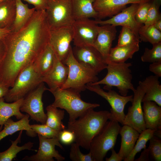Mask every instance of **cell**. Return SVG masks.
I'll use <instances>...</instances> for the list:
<instances>
[{
    "mask_svg": "<svg viewBox=\"0 0 161 161\" xmlns=\"http://www.w3.org/2000/svg\"><path fill=\"white\" fill-rule=\"evenodd\" d=\"M50 32L45 10H36L24 26L4 39L6 50L0 66V82L13 86L19 73L33 64L49 44Z\"/></svg>",
    "mask_w": 161,
    "mask_h": 161,
    "instance_id": "1",
    "label": "cell"
},
{
    "mask_svg": "<svg viewBox=\"0 0 161 161\" xmlns=\"http://www.w3.org/2000/svg\"><path fill=\"white\" fill-rule=\"evenodd\" d=\"M93 109H88L77 119L68 123L67 129L74 133L75 142L88 150L93 138L111 117L108 111H95Z\"/></svg>",
    "mask_w": 161,
    "mask_h": 161,
    "instance_id": "2",
    "label": "cell"
},
{
    "mask_svg": "<svg viewBox=\"0 0 161 161\" xmlns=\"http://www.w3.org/2000/svg\"><path fill=\"white\" fill-rule=\"evenodd\" d=\"M49 91L55 98L51 105L66 110L69 114V121L77 119L89 109L100 106L98 103L84 101L81 98L80 93L72 89L58 88Z\"/></svg>",
    "mask_w": 161,
    "mask_h": 161,
    "instance_id": "3",
    "label": "cell"
},
{
    "mask_svg": "<svg viewBox=\"0 0 161 161\" xmlns=\"http://www.w3.org/2000/svg\"><path fill=\"white\" fill-rule=\"evenodd\" d=\"M132 65L131 63H109L106 76L100 80L87 85L103 84L104 89L108 90L115 86L120 95L126 96L129 90L133 92L135 89L132 82V75L130 68Z\"/></svg>",
    "mask_w": 161,
    "mask_h": 161,
    "instance_id": "4",
    "label": "cell"
},
{
    "mask_svg": "<svg viewBox=\"0 0 161 161\" xmlns=\"http://www.w3.org/2000/svg\"><path fill=\"white\" fill-rule=\"evenodd\" d=\"M64 64L68 68L67 79L61 89L70 88L80 93L86 89L87 85L98 80V73L82 65L76 60L72 48Z\"/></svg>",
    "mask_w": 161,
    "mask_h": 161,
    "instance_id": "5",
    "label": "cell"
},
{
    "mask_svg": "<svg viewBox=\"0 0 161 161\" xmlns=\"http://www.w3.org/2000/svg\"><path fill=\"white\" fill-rule=\"evenodd\" d=\"M119 123L107 121L91 142L89 152L94 161H103L108 152L114 148L121 128Z\"/></svg>",
    "mask_w": 161,
    "mask_h": 161,
    "instance_id": "6",
    "label": "cell"
},
{
    "mask_svg": "<svg viewBox=\"0 0 161 161\" xmlns=\"http://www.w3.org/2000/svg\"><path fill=\"white\" fill-rule=\"evenodd\" d=\"M42 78L36 71L33 64L28 65L17 76L13 86L4 97L5 101L11 103L24 98L42 82Z\"/></svg>",
    "mask_w": 161,
    "mask_h": 161,
    "instance_id": "7",
    "label": "cell"
},
{
    "mask_svg": "<svg viewBox=\"0 0 161 161\" xmlns=\"http://www.w3.org/2000/svg\"><path fill=\"white\" fill-rule=\"evenodd\" d=\"M45 11L50 29L72 26L75 21L71 0H49Z\"/></svg>",
    "mask_w": 161,
    "mask_h": 161,
    "instance_id": "8",
    "label": "cell"
},
{
    "mask_svg": "<svg viewBox=\"0 0 161 161\" xmlns=\"http://www.w3.org/2000/svg\"><path fill=\"white\" fill-rule=\"evenodd\" d=\"M86 89L93 92L106 99L110 105V120H114L123 125L125 115V106L129 102H132L133 95L123 96L114 90L109 89L106 92L100 85H87Z\"/></svg>",
    "mask_w": 161,
    "mask_h": 161,
    "instance_id": "9",
    "label": "cell"
},
{
    "mask_svg": "<svg viewBox=\"0 0 161 161\" xmlns=\"http://www.w3.org/2000/svg\"><path fill=\"white\" fill-rule=\"evenodd\" d=\"M48 89L44 83H41L23 98L20 111L26 113L33 120L46 123L47 115L44 111L42 98L44 92Z\"/></svg>",
    "mask_w": 161,
    "mask_h": 161,
    "instance_id": "10",
    "label": "cell"
},
{
    "mask_svg": "<svg viewBox=\"0 0 161 161\" xmlns=\"http://www.w3.org/2000/svg\"><path fill=\"white\" fill-rule=\"evenodd\" d=\"M74 32L72 26L50 29L49 44L56 57L64 64L70 50Z\"/></svg>",
    "mask_w": 161,
    "mask_h": 161,
    "instance_id": "11",
    "label": "cell"
},
{
    "mask_svg": "<svg viewBox=\"0 0 161 161\" xmlns=\"http://www.w3.org/2000/svg\"><path fill=\"white\" fill-rule=\"evenodd\" d=\"M72 51L76 60L85 67L98 74L106 69V61L93 46H75Z\"/></svg>",
    "mask_w": 161,
    "mask_h": 161,
    "instance_id": "12",
    "label": "cell"
},
{
    "mask_svg": "<svg viewBox=\"0 0 161 161\" xmlns=\"http://www.w3.org/2000/svg\"><path fill=\"white\" fill-rule=\"evenodd\" d=\"M73 41L75 46H92L96 38L99 25L90 18L75 21L72 26Z\"/></svg>",
    "mask_w": 161,
    "mask_h": 161,
    "instance_id": "13",
    "label": "cell"
},
{
    "mask_svg": "<svg viewBox=\"0 0 161 161\" xmlns=\"http://www.w3.org/2000/svg\"><path fill=\"white\" fill-rule=\"evenodd\" d=\"M133 92L132 105L128 108L123 125L129 126L140 133L146 129L141 105L145 92L144 90L138 85Z\"/></svg>",
    "mask_w": 161,
    "mask_h": 161,
    "instance_id": "14",
    "label": "cell"
},
{
    "mask_svg": "<svg viewBox=\"0 0 161 161\" xmlns=\"http://www.w3.org/2000/svg\"><path fill=\"white\" fill-rule=\"evenodd\" d=\"M39 140V146L36 154L30 156H26L22 160L29 161H54V158L58 161L64 160L65 158L55 149L57 146L64 150L58 137L47 138L38 134Z\"/></svg>",
    "mask_w": 161,
    "mask_h": 161,
    "instance_id": "15",
    "label": "cell"
},
{
    "mask_svg": "<svg viewBox=\"0 0 161 161\" xmlns=\"http://www.w3.org/2000/svg\"><path fill=\"white\" fill-rule=\"evenodd\" d=\"M139 4H132L130 6L126 7L119 13L108 19L95 20V22L97 24L100 25L110 24L115 27L121 26L128 27L139 38V31L143 25L138 23L135 18V14Z\"/></svg>",
    "mask_w": 161,
    "mask_h": 161,
    "instance_id": "16",
    "label": "cell"
},
{
    "mask_svg": "<svg viewBox=\"0 0 161 161\" xmlns=\"http://www.w3.org/2000/svg\"><path fill=\"white\" fill-rule=\"evenodd\" d=\"M150 0H95L93 7L97 14V20L111 17L120 12L129 4H140Z\"/></svg>",
    "mask_w": 161,
    "mask_h": 161,
    "instance_id": "17",
    "label": "cell"
},
{
    "mask_svg": "<svg viewBox=\"0 0 161 161\" xmlns=\"http://www.w3.org/2000/svg\"><path fill=\"white\" fill-rule=\"evenodd\" d=\"M117 33L115 26L110 24L99 26L98 33L92 46L99 52L106 61Z\"/></svg>",
    "mask_w": 161,
    "mask_h": 161,
    "instance_id": "18",
    "label": "cell"
},
{
    "mask_svg": "<svg viewBox=\"0 0 161 161\" xmlns=\"http://www.w3.org/2000/svg\"><path fill=\"white\" fill-rule=\"evenodd\" d=\"M68 74V67L55 55L52 68L42 77V81L47 84L49 91L58 88H61L67 79Z\"/></svg>",
    "mask_w": 161,
    "mask_h": 161,
    "instance_id": "19",
    "label": "cell"
},
{
    "mask_svg": "<svg viewBox=\"0 0 161 161\" xmlns=\"http://www.w3.org/2000/svg\"><path fill=\"white\" fill-rule=\"evenodd\" d=\"M159 78L155 75H151L139 82V85L145 92L142 102L153 101L161 107V85Z\"/></svg>",
    "mask_w": 161,
    "mask_h": 161,
    "instance_id": "20",
    "label": "cell"
},
{
    "mask_svg": "<svg viewBox=\"0 0 161 161\" xmlns=\"http://www.w3.org/2000/svg\"><path fill=\"white\" fill-rule=\"evenodd\" d=\"M142 106L146 129L154 131L161 129V107L155 102H143Z\"/></svg>",
    "mask_w": 161,
    "mask_h": 161,
    "instance_id": "21",
    "label": "cell"
},
{
    "mask_svg": "<svg viewBox=\"0 0 161 161\" xmlns=\"http://www.w3.org/2000/svg\"><path fill=\"white\" fill-rule=\"evenodd\" d=\"M29 117L30 116L27 114L17 121H14L10 118H9L4 124L3 129L0 131V141L6 137L21 130H25L27 134L29 137H36L37 134L31 128Z\"/></svg>",
    "mask_w": 161,
    "mask_h": 161,
    "instance_id": "22",
    "label": "cell"
},
{
    "mask_svg": "<svg viewBox=\"0 0 161 161\" xmlns=\"http://www.w3.org/2000/svg\"><path fill=\"white\" fill-rule=\"evenodd\" d=\"M119 134L121 137V143L118 153L124 160L132 151L140 133L132 127L123 125L121 127Z\"/></svg>",
    "mask_w": 161,
    "mask_h": 161,
    "instance_id": "23",
    "label": "cell"
},
{
    "mask_svg": "<svg viewBox=\"0 0 161 161\" xmlns=\"http://www.w3.org/2000/svg\"><path fill=\"white\" fill-rule=\"evenodd\" d=\"M16 12L14 20L11 28V32L17 31L24 26L30 19L36 10L30 8L22 0H15Z\"/></svg>",
    "mask_w": 161,
    "mask_h": 161,
    "instance_id": "24",
    "label": "cell"
},
{
    "mask_svg": "<svg viewBox=\"0 0 161 161\" xmlns=\"http://www.w3.org/2000/svg\"><path fill=\"white\" fill-rule=\"evenodd\" d=\"M139 44L118 46L112 48L106 62L109 63H123L131 59L134 54L139 51Z\"/></svg>",
    "mask_w": 161,
    "mask_h": 161,
    "instance_id": "25",
    "label": "cell"
},
{
    "mask_svg": "<svg viewBox=\"0 0 161 161\" xmlns=\"http://www.w3.org/2000/svg\"><path fill=\"white\" fill-rule=\"evenodd\" d=\"M95 0H71L75 21L94 18H97V14L93 7Z\"/></svg>",
    "mask_w": 161,
    "mask_h": 161,
    "instance_id": "26",
    "label": "cell"
},
{
    "mask_svg": "<svg viewBox=\"0 0 161 161\" xmlns=\"http://www.w3.org/2000/svg\"><path fill=\"white\" fill-rule=\"evenodd\" d=\"M55 56L53 49L49 43L33 64L36 71L42 77L52 68Z\"/></svg>",
    "mask_w": 161,
    "mask_h": 161,
    "instance_id": "27",
    "label": "cell"
},
{
    "mask_svg": "<svg viewBox=\"0 0 161 161\" xmlns=\"http://www.w3.org/2000/svg\"><path fill=\"white\" fill-rule=\"evenodd\" d=\"M23 98L13 102L6 103L4 97L0 98V126H3L12 116L18 120L24 117L25 114L21 113L20 110Z\"/></svg>",
    "mask_w": 161,
    "mask_h": 161,
    "instance_id": "28",
    "label": "cell"
},
{
    "mask_svg": "<svg viewBox=\"0 0 161 161\" xmlns=\"http://www.w3.org/2000/svg\"><path fill=\"white\" fill-rule=\"evenodd\" d=\"M15 12V0H6L0 2V28L11 29Z\"/></svg>",
    "mask_w": 161,
    "mask_h": 161,
    "instance_id": "29",
    "label": "cell"
},
{
    "mask_svg": "<svg viewBox=\"0 0 161 161\" xmlns=\"http://www.w3.org/2000/svg\"><path fill=\"white\" fill-rule=\"evenodd\" d=\"M23 130L20 131L17 138L14 141L11 140V145L5 151L0 152V161H11L16 158L17 154L20 151L25 150H33L32 148L34 143L29 142L22 146L18 144L21 142Z\"/></svg>",
    "mask_w": 161,
    "mask_h": 161,
    "instance_id": "30",
    "label": "cell"
},
{
    "mask_svg": "<svg viewBox=\"0 0 161 161\" xmlns=\"http://www.w3.org/2000/svg\"><path fill=\"white\" fill-rule=\"evenodd\" d=\"M46 109L47 120L45 124L58 131L65 129V126L62 121L64 117V111L59 109L51 104L47 106Z\"/></svg>",
    "mask_w": 161,
    "mask_h": 161,
    "instance_id": "31",
    "label": "cell"
},
{
    "mask_svg": "<svg viewBox=\"0 0 161 161\" xmlns=\"http://www.w3.org/2000/svg\"><path fill=\"white\" fill-rule=\"evenodd\" d=\"M154 131L146 129L140 133L134 146L129 155L123 160L124 161H133L136 154L142 149L146 148L147 142L154 135Z\"/></svg>",
    "mask_w": 161,
    "mask_h": 161,
    "instance_id": "32",
    "label": "cell"
},
{
    "mask_svg": "<svg viewBox=\"0 0 161 161\" xmlns=\"http://www.w3.org/2000/svg\"><path fill=\"white\" fill-rule=\"evenodd\" d=\"M140 39L153 44L161 41V32L153 25L145 27L143 25L139 31Z\"/></svg>",
    "mask_w": 161,
    "mask_h": 161,
    "instance_id": "33",
    "label": "cell"
},
{
    "mask_svg": "<svg viewBox=\"0 0 161 161\" xmlns=\"http://www.w3.org/2000/svg\"><path fill=\"white\" fill-rule=\"evenodd\" d=\"M139 38L130 29L122 27L119 36L117 46L139 44Z\"/></svg>",
    "mask_w": 161,
    "mask_h": 161,
    "instance_id": "34",
    "label": "cell"
},
{
    "mask_svg": "<svg viewBox=\"0 0 161 161\" xmlns=\"http://www.w3.org/2000/svg\"><path fill=\"white\" fill-rule=\"evenodd\" d=\"M152 45L151 49L145 48L141 57L142 62L153 63L161 61V41Z\"/></svg>",
    "mask_w": 161,
    "mask_h": 161,
    "instance_id": "35",
    "label": "cell"
},
{
    "mask_svg": "<svg viewBox=\"0 0 161 161\" xmlns=\"http://www.w3.org/2000/svg\"><path fill=\"white\" fill-rule=\"evenodd\" d=\"M31 128L37 134L47 138H58L60 131L49 127L46 124L30 125Z\"/></svg>",
    "mask_w": 161,
    "mask_h": 161,
    "instance_id": "36",
    "label": "cell"
},
{
    "mask_svg": "<svg viewBox=\"0 0 161 161\" xmlns=\"http://www.w3.org/2000/svg\"><path fill=\"white\" fill-rule=\"evenodd\" d=\"M161 4L155 0L151 1L146 21L143 25L145 27L152 25L157 20L161 19V15L159 10Z\"/></svg>",
    "mask_w": 161,
    "mask_h": 161,
    "instance_id": "37",
    "label": "cell"
},
{
    "mask_svg": "<svg viewBox=\"0 0 161 161\" xmlns=\"http://www.w3.org/2000/svg\"><path fill=\"white\" fill-rule=\"evenodd\" d=\"M69 158L73 161H94L91 153L84 154L80 150L79 145L76 143L71 144Z\"/></svg>",
    "mask_w": 161,
    "mask_h": 161,
    "instance_id": "38",
    "label": "cell"
},
{
    "mask_svg": "<svg viewBox=\"0 0 161 161\" xmlns=\"http://www.w3.org/2000/svg\"><path fill=\"white\" fill-rule=\"evenodd\" d=\"M148 148L151 157L155 161H161V140L154 135L149 140Z\"/></svg>",
    "mask_w": 161,
    "mask_h": 161,
    "instance_id": "39",
    "label": "cell"
},
{
    "mask_svg": "<svg viewBox=\"0 0 161 161\" xmlns=\"http://www.w3.org/2000/svg\"><path fill=\"white\" fill-rule=\"evenodd\" d=\"M151 1L139 4L135 14V18L139 24L143 25L147 19Z\"/></svg>",
    "mask_w": 161,
    "mask_h": 161,
    "instance_id": "40",
    "label": "cell"
},
{
    "mask_svg": "<svg viewBox=\"0 0 161 161\" xmlns=\"http://www.w3.org/2000/svg\"><path fill=\"white\" fill-rule=\"evenodd\" d=\"M58 138L60 142L66 145H71L75 142V136L73 132L68 129L59 132Z\"/></svg>",
    "mask_w": 161,
    "mask_h": 161,
    "instance_id": "41",
    "label": "cell"
},
{
    "mask_svg": "<svg viewBox=\"0 0 161 161\" xmlns=\"http://www.w3.org/2000/svg\"><path fill=\"white\" fill-rule=\"evenodd\" d=\"M33 5L36 10H46L49 0H22Z\"/></svg>",
    "mask_w": 161,
    "mask_h": 161,
    "instance_id": "42",
    "label": "cell"
},
{
    "mask_svg": "<svg viewBox=\"0 0 161 161\" xmlns=\"http://www.w3.org/2000/svg\"><path fill=\"white\" fill-rule=\"evenodd\" d=\"M149 69L155 75L159 78L161 77V61L152 63L149 65Z\"/></svg>",
    "mask_w": 161,
    "mask_h": 161,
    "instance_id": "43",
    "label": "cell"
},
{
    "mask_svg": "<svg viewBox=\"0 0 161 161\" xmlns=\"http://www.w3.org/2000/svg\"><path fill=\"white\" fill-rule=\"evenodd\" d=\"M150 155L148 148L144 149L140 157L135 160L136 161H147L150 160Z\"/></svg>",
    "mask_w": 161,
    "mask_h": 161,
    "instance_id": "44",
    "label": "cell"
},
{
    "mask_svg": "<svg viewBox=\"0 0 161 161\" xmlns=\"http://www.w3.org/2000/svg\"><path fill=\"white\" fill-rule=\"evenodd\" d=\"M111 150V155L110 157L106 158V161H121L123 160L118 153L116 152L114 148L112 149Z\"/></svg>",
    "mask_w": 161,
    "mask_h": 161,
    "instance_id": "45",
    "label": "cell"
},
{
    "mask_svg": "<svg viewBox=\"0 0 161 161\" xmlns=\"http://www.w3.org/2000/svg\"><path fill=\"white\" fill-rule=\"evenodd\" d=\"M6 46L4 39L0 40V66L4 58Z\"/></svg>",
    "mask_w": 161,
    "mask_h": 161,
    "instance_id": "46",
    "label": "cell"
},
{
    "mask_svg": "<svg viewBox=\"0 0 161 161\" xmlns=\"http://www.w3.org/2000/svg\"><path fill=\"white\" fill-rule=\"evenodd\" d=\"M11 32L10 28H0V40L4 39Z\"/></svg>",
    "mask_w": 161,
    "mask_h": 161,
    "instance_id": "47",
    "label": "cell"
},
{
    "mask_svg": "<svg viewBox=\"0 0 161 161\" xmlns=\"http://www.w3.org/2000/svg\"><path fill=\"white\" fill-rule=\"evenodd\" d=\"M9 88L0 82V98L4 97Z\"/></svg>",
    "mask_w": 161,
    "mask_h": 161,
    "instance_id": "48",
    "label": "cell"
},
{
    "mask_svg": "<svg viewBox=\"0 0 161 161\" xmlns=\"http://www.w3.org/2000/svg\"><path fill=\"white\" fill-rule=\"evenodd\" d=\"M152 25L157 29L161 32V19L156 21Z\"/></svg>",
    "mask_w": 161,
    "mask_h": 161,
    "instance_id": "49",
    "label": "cell"
},
{
    "mask_svg": "<svg viewBox=\"0 0 161 161\" xmlns=\"http://www.w3.org/2000/svg\"><path fill=\"white\" fill-rule=\"evenodd\" d=\"M3 127V126H0V131L2 129Z\"/></svg>",
    "mask_w": 161,
    "mask_h": 161,
    "instance_id": "50",
    "label": "cell"
},
{
    "mask_svg": "<svg viewBox=\"0 0 161 161\" xmlns=\"http://www.w3.org/2000/svg\"><path fill=\"white\" fill-rule=\"evenodd\" d=\"M4 0H0V2H1L3 1H4Z\"/></svg>",
    "mask_w": 161,
    "mask_h": 161,
    "instance_id": "51",
    "label": "cell"
},
{
    "mask_svg": "<svg viewBox=\"0 0 161 161\" xmlns=\"http://www.w3.org/2000/svg\"><path fill=\"white\" fill-rule=\"evenodd\" d=\"M151 1H152L153 0H150Z\"/></svg>",
    "mask_w": 161,
    "mask_h": 161,
    "instance_id": "52",
    "label": "cell"
}]
</instances>
